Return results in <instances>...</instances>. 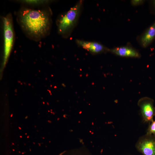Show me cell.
I'll return each mask as SVG.
<instances>
[{"label":"cell","mask_w":155,"mask_h":155,"mask_svg":"<svg viewBox=\"0 0 155 155\" xmlns=\"http://www.w3.org/2000/svg\"><path fill=\"white\" fill-rule=\"evenodd\" d=\"M83 4V1L80 0L57 20L58 31L63 37L67 38L71 35L78 22Z\"/></svg>","instance_id":"obj_2"},{"label":"cell","mask_w":155,"mask_h":155,"mask_svg":"<svg viewBox=\"0 0 155 155\" xmlns=\"http://www.w3.org/2000/svg\"><path fill=\"white\" fill-rule=\"evenodd\" d=\"M155 39V21L137 38V41L142 47H148Z\"/></svg>","instance_id":"obj_8"},{"label":"cell","mask_w":155,"mask_h":155,"mask_svg":"<svg viewBox=\"0 0 155 155\" xmlns=\"http://www.w3.org/2000/svg\"><path fill=\"white\" fill-rule=\"evenodd\" d=\"M135 147L143 155H155V136L146 133L139 138Z\"/></svg>","instance_id":"obj_4"},{"label":"cell","mask_w":155,"mask_h":155,"mask_svg":"<svg viewBox=\"0 0 155 155\" xmlns=\"http://www.w3.org/2000/svg\"><path fill=\"white\" fill-rule=\"evenodd\" d=\"M4 32V55L3 66L6 65L13 42L14 34L12 21L10 15L3 18Z\"/></svg>","instance_id":"obj_3"},{"label":"cell","mask_w":155,"mask_h":155,"mask_svg":"<svg viewBox=\"0 0 155 155\" xmlns=\"http://www.w3.org/2000/svg\"><path fill=\"white\" fill-rule=\"evenodd\" d=\"M145 2L144 0H132L131 1V5L135 6H138L143 4Z\"/></svg>","instance_id":"obj_11"},{"label":"cell","mask_w":155,"mask_h":155,"mask_svg":"<svg viewBox=\"0 0 155 155\" xmlns=\"http://www.w3.org/2000/svg\"><path fill=\"white\" fill-rule=\"evenodd\" d=\"M154 100L148 97L140 98L137 102L140 108L143 121L149 124L153 120L155 116V107Z\"/></svg>","instance_id":"obj_5"},{"label":"cell","mask_w":155,"mask_h":155,"mask_svg":"<svg viewBox=\"0 0 155 155\" xmlns=\"http://www.w3.org/2000/svg\"><path fill=\"white\" fill-rule=\"evenodd\" d=\"M150 6L151 13L155 15V0L150 1Z\"/></svg>","instance_id":"obj_12"},{"label":"cell","mask_w":155,"mask_h":155,"mask_svg":"<svg viewBox=\"0 0 155 155\" xmlns=\"http://www.w3.org/2000/svg\"><path fill=\"white\" fill-rule=\"evenodd\" d=\"M23 2H24L26 3L32 4H43L45 2H47V1H45L43 0H24L22 1Z\"/></svg>","instance_id":"obj_10"},{"label":"cell","mask_w":155,"mask_h":155,"mask_svg":"<svg viewBox=\"0 0 155 155\" xmlns=\"http://www.w3.org/2000/svg\"><path fill=\"white\" fill-rule=\"evenodd\" d=\"M146 133L152 134L155 136V120H153L149 124Z\"/></svg>","instance_id":"obj_9"},{"label":"cell","mask_w":155,"mask_h":155,"mask_svg":"<svg viewBox=\"0 0 155 155\" xmlns=\"http://www.w3.org/2000/svg\"><path fill=\"white\" fill-rule=\"evenodd\" d=\"M19 20L23 30L34 39L42 38L47 34L50 28V16L43 10L24 9L20 13Z\"/></svg>","instance_id":"obj_1"},{"label":"cell","mask_w":155,"mask_h":155,"mask_svg":"<svg viewBox=\"0 0 155 155\" xmlns=\"http://www.w3.org/2000/svg\"><path fill=\"white\" fill-rule=\"evenodd\" d=\"M109 52L123 57L139 58L141 57L140 53L137 50L129 46L114 47L110 49Z\"/></svg>","instance_id":"obj_7"},{"label":"cell","mask_w":155,"mask_h":155,"mask_svg":"<svg viewBox=\"0 0 155 155\" xmlns=\"http://www.w3.org/2000/svg\"><path fill=\"white\" fill-rule=\"evenodd\" d=\"M75 42L78 46L94 54H100L109 51V49L98 42L78 39Z\"/></svg>","instance_id":"obj_6"}]
</instances>
